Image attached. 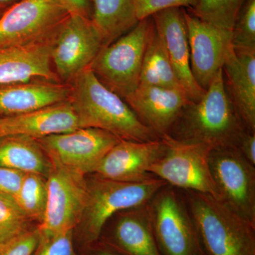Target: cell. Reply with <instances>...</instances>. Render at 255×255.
Listing matches in <instances>:
<instances>
[{
	"label": "cell",
	"instance_id": "obj_1",
	"mask_svg": "<svg viewBox=\"0 0 255 255\" xmlns=\"http://www.w3.org/2000/svg\"><path fill=\"white\" fill-rule=\"evenodd\" d=\"M248 131L228 95L221 69L200 100L184 107L166 136L212 148L238 147Z\"/></svg>",
	"mask_w": 255,
	"mask_h": 255
},
{
	"label": "cell",
	"instance_id": "obj_2",
	"mask_svg": "<svg viewBox=\"0 0 255 255\" xmlns=\"http://www.w3.org/2000/svg\"><path fill=\"white\" fill-rule=\"evenodd\" d=\"M69 85L68 100L81 128L106 130L121 140L147 142L161 139L139 120L123 99L104 86L90 68Z\"/></svg>",
	"mask_w": 255,
	"mask_h": 255
},
{
	"label": "cell",
	"instance_id": "obj_3",
	"mask_svg": "<svg viewBox=\"0 0 255 255\" xmlns=\"http://www.w3.org/2000/svg\"><path fill=\"white\" fill-rule=\"evenodd\" d=\"M205 255H255V225L209 194L182 190Z\"/></svg>",
	"mask_w": 255,
	"mask_h": 255
},
{
	"label": "cell",
	"instance_id": "obj_4",
	"mask_svg": "<svg viewBox=\"0 0 255 255\" xmlns=\"http://www.w3.org/2000/svg\"><path fill=\"white\" fill-rule=\"evenodd\" d=\"M154 28L152 16L102 47L89 68L107 89L124 99L137 88L147 42Z\"/></svg>",
	"mask_w": 255,
	"mask_h": 255
},
{
	"label": "cell",
	"instance_id": "obj_5",
	"mask_svg": "<svg viewBox=\"0 0 255 255\" xmlns=\"http://www.w3.org/2000/svg\"><path fill=\"white\" fill-rule=\"evenodd\" d=\"M167 183L157 177L142 182H123L94 175L87 180L88 195L81 222L82 240L92 246L114 214L146 204Z\"/></svg>",
	"mask_w": 255,
	"mask_h": 255
},
{
	"label": "cell",
	"instance_id": "obj_6",
	"mask_svg": "<svg viewBox=\"0 0 255 255\" xmlns=\"http://www.w3.org/2000/svg\"><path fill=\"white\" fill-rule=\"evenodd\" d=\"M147 206L161 255H205L182 190L167 184Z\"/></svg>",
	"mask_w": 255,
	"mask_h": 255
},
{
	"label": "cell",
	"instance_id": "obj_7",
	"mask_svg": "<svg viewBox=\"0 0 255 255\" xmlns=\"http://www.w3.org/2000/svg\"><path fill=\"white\" fill-rule=\"evenodd\" d=\"M162 139L167 143V151L151 165L149 173L177 189L209 194L220 200L210 169L212 147L203 144L183 143L168 136Z\"/></svg>",
	"mask_w": 255,
	"mask_h": 255
},
{
	"label": "cell",
	"instance_id": "obj_8",
	"mask_svg": "<svg viewBox=\"0 0 255 255\" xmlns=\"http://www.w3.org/2000/svg\"><path fill=\"white\" fill-rule=\"evenodd\" d=\"M69 15L58 0H21L0 16V48L53 39Z\"/></svg>",
	"mask_w": 255,
	"mask_h": 255
},
{
	"label": "cell",
	"instance_id": "obj_9",
	"mask_svg": "<svg viewBox=\"0 0 255 255\" xmlns=\"http://www.w3.org/2000/svg\"><path fill=\"white\" fill-rule=\"evenodd\" d=\"M51 162V171L46 179V213L37 227L40 236L75 229L81 222L88 195L85 175L54 161Z\"/></svg>",
	"mask_w": 255,
	"mask_h": 255
},
{
	"label": "cell",
	"instance_id": "obj_10",
	"mask_svg": "<svg viewBox=\"0 0 255 255\" xmlns=\"http://www.w3.org/2000/svg\"><path fill=\"white\" fill-rule=\"evenodd\" d=\"M220 200L255 225V165L238 147H216L209 155Z\"/></svg>",
	"mask_w": 255,
	"mask_h": 255
},
{
	"label": "cell",
	"instance_id": "obj_11",
	"mask_svg": "<svg viewBox=\"0 0 255 255\" xmlns=\"http://www.w3.org/2000/svg\"><path fill=\"white\" fill-rule=\"evenodd\" d=\"M103 46L102 37L91 19L69 15L52 46V64L60 82L69 85L90 67Z\"/></svg>",
	"mask_w": 255,
	"mask_h": 255
},
{
	"label": "cell",
	"instance_id": "obj_12",
	"mask_svg": "<svg viewBox=\"0 0 255 255\" xmlns=\"http://www.w3.org/2000/svg\"><path fill=\"white\" fill-rule=\"evenodd\" d=\"M51 161L86 176L94 174L102 159L121 139L95 128L36 139Z\"/></svg>",
	"mask_w": 255,
	"mask_h": 255
},
{
	"label": "cell",
	"instance_id": "obj_13",
	"mask_svg": "<svg viewBox=\"0 0 255 255\" xmlns=\"http://www.w3.org/2000/svg\"><path fill=\"white\" fill-rule=\"evenodd\" d=\"M185 18L191 73L198 85L206 91L233 49L232 31L205 22L187 9Z\"/></svg>",
	"mask_w": 255,
	"mask_h": 255
},
{
	"label": "cell",
	"instance_id": "obj_14",
	"mask_svg": "<svg viewBox=\"0 0 255 255\" xmlns=\"http://www.w3.org/2000/svg\"><path fill=\"white\" fill-rule=\"evenodd\" d=\"M164 139L139 142L121 140L102 159L94 175L123 182H142L155 176L148 169L165 154Z\"/></svg>",
	"mask_w": 255,
	"mask_h": 255
},
{
	"label": "cell",
	"instance_id": "obj_15",
	"mask_svg": "<svg viewBox=\"0 0 255 255\" xmlns=\"http://www.w3.org/2000/svg\"><path fill=\"white\" fill-rule=\"evenodd\" d=\"M102 233V243L122 255H161L147 203L114 214Z\"/></svg>",
	"mask_w": 255,
	"mask_h": 255
},
{
	"label": "cell",
	"instance_id": "obj_16",
	"mask_svg": "<svg viewBox=\"0 0 255 255\" xmlns=\"http://www.w3.org/2000/svg\"><path fill=\"white\" fill-rule=\"evenodd\" d=\"M151 16L181 86L191 102H197L206 91L198 85L191 73L185 9L170 8Z\"/></svg>",
	"mask_w": 255,
	"mask_h": 255
},
{
	"label": "cell",
	"instance_id": "obj_17",
	"mask_svg": "<svg viewBox=\"0 0 255 255\" xmlns=\"http://www.w3.org/2000/svg\"><path fill=\"white\" fill-rule=\"evenodd\" d=\"M124 101L159 138L168 135L183 109L191 102L182 90L159 87H138Z\"/></svg>",
	"mask_w": 255,
	"mask_h": 255
},
{
	"label": "cell",
	"instance_id": "obj_18",
	"mask_svg": "<svg viewBox=\"0 0 255 255\" xmlns=\"http://www.w3.org/2000/svg\"><path fill=\"white\" fill-rule=\"evenodd\" d=\"M55 37L26 46L0 48V86L35 80L62 82L51 61Z\"/></svg>",
	"mask_w": 255,
	"mask_h": 255
},
{
	"label": "cell",
	"instance_id": "obj_19",
	"mask_svg": "<svg viewBox=\"0 0 255 255\" xmlns=\"http://www.w3.org/2000/svg\"><path fill=\"white\" fill-rule=\"evenodd\" d=\"M79 128L81 127L78 116L69 100L29 113L0 118V136L19 134L38 139Z\"/></svg>",
	"mask_w": 255,
	"mask_h": 255
},
{
	"label": "cell",
	"instance_id": "obj_20",
	"mask_svg": "<svg viewBox=\"0 0 255 255\" xmlns=\"http://www.w3.org/2000/svg\"><path fill=\"white\" fill-rule=\"evenodd\" d=\"M70 86L35 80L0 86V117L21 115L69 100Z\"/></svg>",
	"mask_w": 255,
	"mask_h": 255
},
{
	"label": "cell",
	"instance_id": "obj_21",
	"mask_svg": "<svg viewBox=\"0 0 255 255\" xmlns=\"http://www.w3.org/2000/svg\"><path fill=\"white\" fill-rule=\"evenodd\" d=\"M223 72L233 105L248 130L255 132V50L233 49Z\"/></svg>",
	"mask_w": 255,
	"mask_h": 255
},
{
	"label": "cell",
	"instance_id": "obj_22",
	"mask_svg": "<svg viewBox=\"0 0 255 255\" xmlns=\"http://www.w3.org/2000/svg\"><path fill=\"white\" fill-rule=\"evenodd\" d=\"M0 166L47 179L52 162L36 138L13 134L0 136Z\"/></svg>",
	"mask_w": 255,
	"mask_h": 255
},
{
	"label": "cell",
	"instance_id": "obj_23",
	"mask_svg": "<svg viewBox=\"0 0 255 255\" xmlns=\"http://www.w3.org/2000/svg\"><path fill=\"white\" fill-rule=\"evenodd\" d=\"M92 21L104 46H108L138 22L135 0H92Z\"/></svg>",
	"mask_w": 255,
	"mask_h": 255
},
{
	"label": "cell",
	"instance_id": "obj_24",
	"mask_svg": "<svg viewBox=\"0 0 255 255\" xmlns=\"http://www.w3.org/2000/svg\"><path fill=\"white\" fill-rule=\"evenodd\" d=\"M138 87H159L184 91L155 25L146 46Z\"/></svg>",
	"mask_w": 255,
	"mask_h": 255
},
{
	"label": "cell",
	"instance_id": "obj_25",
	"mask_svg": "<svg viewBox=\"0 0 255 255\" xmlns=\"http://www.w3.org/2000/svg\"><path fill=\"white\" fill-rule=\"evenodd\" d=\"M14 199L28 219L41 223L44 218L48 200L46 178L40 174H25Z\"/></svg>",
	"mask_w": 255,
	"mask_h": 255
},
{
	"label": "cell",
	"instance_id": "obj_26",
	"mask_svg": "<svg viewBox=\"0 0 255 255\" xmlns=\"http://www.w3.org/2000/svg\"><path fill=\"white\" fill-rule=\"evenodd\" d=\"M245 1L246 0H198L194 7L187 10L205 22L216 27L232 31L233 25Z\"/></svg>",
	"mask_w": 255,
	"mask_h": 255
},
{
	"label": "cell",
	"instance_id": "obj_27",
	"mask_svg": "<svg viewBox=\"0 0 255 255\" xmlns=\"http://www.w3.org/2000/svg\"><path fill=\"white\" fill-rule=\"evenodd\" d=\"M31 222L14 198L0 193V245L31 230Z\"/></svg>",
	"mask_w": 255,
	"mask_h": 255
},
{
	"label": "cell",
	"instance_id": "obj_28",
	"mask_svg": "<svg viewBox=\"0 0 255 255\" xmlns=\"http://www.w3.org/2000/svg\"><path fill=\"white\" fill-rule=\"evenodd\" d=\"M232 46L236 50H255V0L243 3L233 25Z\"/></svg>",
	"mask_w": 255,
	"mask_h": 255
},
{
	"label": "cell",
	"instance_id": "obj_29",
	"mask_svg": "<svg viewBox=\"0 0 255 255\" xmlns=\"http://www.w3.org/2000/svg\"><path fill=\"white\" fill-rule=\"evenodd\" d=\"M73 231L40 236L33 255H76L73 247Z\"/></svg>",
	"mask_w": 255,
	"mask_h": 255
},
{
	"label": "cell",
	"instance_id": "obj_30",
	"mask_svg": "<svg viewBox=\"0 0 255 255\" xmlns=\"http://www.w3.org/2000/svg\"><path fill=\"white\" fill-rule=\"evenodd\" d=\"M39 241L38 228L0 245V255H33Z\"/></svg>",
	"mask_w": 255,
	"mask_h": 255
},
{
	"label": "cell",
	"instance_id": "obj_31",
	"mask_svg": "<svg viewBox=\"0 0 255 255\" xmlns=\"http://www.w3.org/2000/svg\"><path fill=\"white\" fill-rule=\"evenodd\" d=\"M198 0H135V10L138 21L149 17L161 10L170 8L194 7Z\"/></svg>",
	"mask_w": 255,
	"mask_h": 255
},
{
	"label": "cell",
	"instance_id": "obj_32",
	"mask_svg": "<svg viewBox=\"0 0 255 255\" xmlns=\"http://www.w3.org/2000/svg\"><path fill=\"white\" fill-rule=\"evenodd\" d=\"M24 172L0 166V193L16 197L22 183Z\"/></svg>",
	"mask_w": 255,
	"mask_h": 255
},
{
	"label": "cell",
	"instance_id": "obj_33",
	"mask_svg": "<svg viewBox=\"0 0 255 255\" xmlns=\"http://www.w3.org/2000/svg\"><path fill=\"white\" fill-rule=\"evenodd\" d=\"M70 14L92 19V0H58Z\"/></svg>",
	"mask_w": 255,
	"mask_h": 255
},
{
	"label": "cell",
	"instance_id": "obj_34",
	"mask_svg": "<svg viewBox=\"0 0 255 255\" xmlns=\"http://www.w3.org/2000/svg\"><path fill=\"white\" fill-rule=\"evenodd\" d=\"M238 148L245 158L255 165V132H247L242 138Z\"/></svg>",
	"mask_w": 255,
	"mask_h": 255
},
{
	"label": "cell",
	"instance_id": "obj_35",
	"mask_svg": "<svg viewBox=\"0 0 255 255\" xmlns=\"http://www.w3.org/2000/svg\"><path fill=\"white\" fill-rule=\"evenodd\" d=\"M97 246L91 255H123L118 252L114 251L110 247L106 246L104 243L97 245Z\"/></svg>",
	"mask_w": 255,
	"mask_h": 255
},
{
	"label": "cell",
	"instance_id": "obj_36",
	"mask_svg": "<svg viewBox=\"0 0 255 255\" xmlns=\"http://www.w3.org/2000/svg\"><path fill=\"white\" fill-rule=\"evenodd\" d=\"M21 0H0V14H3L11 6L17 4Z\"/></svg>",
	"mask_w": 255,
	"mask_h": 255
},
{
	"label": "cell",
	"instance_id": "obj_37",
	"mask_svg": "<svg viewBox=\"0 0 255 255\" xmlns=\"http://www.w3.org/2000/svg\"><path fill=\"white\" fill-rule=\"evenodd\" d=\"M1 15H2V14H0V16H1Z\"/></svg>",
	"mask_w": 255,
	"mask_h": 255
},
{
	"label": "cell",
	"instance_id": "obj_38",
	"mask_svg": "<svg viewBox=\"0 0 255 255\" xmlns=\"http://www.w3.org/2000/svg\"><path fill=\"white\" fill-rule=\"evenodd\" d=\"M0 118H1V117H0Z\"/></svg>",
	"mask_w": 255,
	"mask_h": 255
}]
</instances>
